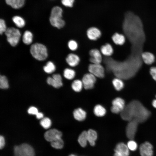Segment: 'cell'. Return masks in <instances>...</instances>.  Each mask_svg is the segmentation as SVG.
Returning a JSON list of instances; mask_svg holds the SVG:
<instances>
[{"instance_id": "7bdbcfd3", "label": "cell", "mask_w": 156, "mask_h": 156, "mask_svg": "<svg viewBox=\"0 0 156 156\" xmlns=\"http://www.w3.org/2000/svg\"><path fill=\"white\" fill-rule=\"evenodd\" d=\"M69 156H77L76 155L73 154H71L69 155Z\"/></svg>"}, {"instance_id": "9a60e30c", "label": "cell", "mask_w": 156, "mask_h": 156, "mask_svg": "<svg viewBox=\"0 0 156 156\" xmlns=\"http://www.w3.org/2000/svg\"><path fill=\"white\" fill-rule=\"evenodd\" d=\"M101 32L96 27H92L89 28L87 31L88 38L92 40H96L99 38L101 36Z\"/></svg>"}, {"instance_id": "6da1fadb", "label": "cell", "mask_w": 156, "mask_h": 156, "mask_svg": "<svg viewBox=\"0 0 156 156\" xmlns=\"http://www.w3.org/2000/svg\"><path fill=\"white\" fill-rule=\"evenodd\" d=\"M120 113L121 117L123 120L128 122L134 120L139 123L145 122L151 114L150 111L137 100L129 102Z\"/></svg>"}, {"instance_id": "ffe728a7", "label": "cell", "mask_w": 156, "mask_h": 156, "mask_svg": "<svg viewBox=\"0 0 156 156\" xmlns=\"http://www.w3.org/2000/svg\"><path fill=\"white\" fill-rule=\"evenodd\" d=\"M141 57L143 61L147 64H151L155 61L154 55L149 52H146L142 53Z\"/></svg>"}, {"instance_id": "4dcf8cb0", "label": "cell", "mask_w": 156, "mask_h": 156, "mask_svg": "<svg viewBox=\"0 0 156 156\" xmlns=\"http://www.w3.org/2000/svg\"><path fill=\"white\" fill-rule=\"evenodd\" d=\"M64 144V142L61 138L51 142V146L57 149L62 148L63 147Z\"/></svg>"}, {"instance_id": "d590c367", "label": "cell", "mask_w": 156, "mask_h": 156, "mask_svg": "<svg viewBox=\"0 0 156 156\" xmlns=\"http://www.w3.org/2000/svg\"><path fill=\"white\" fill-rule=\"evenodd\" d=\"M7 28L4 21L2 19L0 20V34H2L5 32L7 30Z\"/></svg>"}, {"instance_id": "60d3db41", "label": "cell", "mask_w": 156, "mask_h": 156, "mask_svg": "<svg viewBox=\"0 0 156 156\" xmlns=\"http://www.w3.org/2000/svg\"><path fill=\"white\" fill-rule=\"evenodd\" d=\"M36 117L38 119L42 118L43 117V114L41 112H38L36 114Z\"/></svg>"}, {"instance_id": "9c48e42d", "label": "cell", "mask_w": 156, "mask_h": 156, "mask_svg": "<svg viewBox=\"0 0 156 156\" xmlns=\"http://www.w3.org/2000/svg\"><path fill=\"white\" fill-rule=\"evenodd\" d=\"M138 122L134 120L129 121L126 128V134L127 137L130 140L134 138L137 130Z\"/></svg>"}, {"instance_id": "b9f144b4", "label": "cell", "mask_w": 156, "mask_h": 156, "mask_svg": "<svg viewBox=\"0 0 156 156\" xmlns=\"http://www.w3.org/2000/svg\"><path fill=\"white\" fill-rule=\"evenodd\" d=\"M156 99L154 100L152 102V105L153 106L156 108V95L155 96Z\"/></svg>"}, {"instance_id": "4316f807", "label": "cell", "mask_w": 156, "mask_h": 156, "mask_svg": "<svg viewBox=\"0 0 156 156\" xmlns=\"http://www.w3.org/2000/svg\"><path fill=\"white\" fill-rule=\"evenodd\" d=\"M113 85L117 91H120L124 87V84L121 79L117 77L114 79L112 81Z\"/></svg>"}, {"instance_id": "52a82bcc", "label": "cell", "mask_w": 156, "mask_h": 156, "mask_svg": "<svg viewBox=\"0 0 156 156\" xmlns=\"http://www.w3.org/2000/svg\"><path fill=\"white\" fill-rule=\"evenodd\" d=\"M96 81V77L90 73L85 74L82 80L83 87L86 90L93 88Z\"/></svg>"}, {"instance_id": "e0dca14e", "label": "cell", "mask_w": 156, "mask_h": 156, "mask_svg": "<svg viewBox=\"0 0 156 156\" xmlns=\"http://www.w3.org/2000/svg\"><path fill=\"white\" fill-rule=\"evenodd\" d=\"M73 114L74 118L79 121L84 120L86 117V112L81 108L75 109L73 111Z\"/></svg>"}, {"instance_id": "8d00e7d4", "label": "cell", "mask_w": 156, "mask_h": 156, "mask_svg": "<svg viewBox=\"0 0 156 156\" xmlns=\"http://www.w3.org/2000/svg\"><path fill=\"white\" fill-rule=\"evenodd\" d=\"M74 0H61L62 3L64 6L72 7L73 5Z\"/></svg>"}, {"instance_id": "ab89813d", "label": "cell", "mask_w": 156, "mask_h": 156, "mask_svg": "<svg viewBox=\"0 0 156 156\" xmlns=\"http://www.w3.org/2000/svg\"><path fill=\"white\" fill-rule=\"evenodd\" d=\"M5 144V140L4 137L1 135L0 136V148L2 149L4 146Z\"/></svg>"}, {"instance_id": "277c9868", "label": "cell", "mask_w": 156, "mask_h": 156, "mask_svg": "<svg viewBox=\"0 0 156 156\" xmlns=\"http://www.w3.org/2000/svg\"><path fill=\"white\" fill-rule=\"evenodd\" d=\"M14 156H35L33 148L29 145L24 143L14 146Z\"/></svg>"}, {"instance_id": "ba28073f", "label": "cell", "mask_w": 156, "mask_h": 156, "mask_svg": "<svg viewBox=\"0 0 156 156\" xmlns=\"http://www.w3.org/2000/svg\"><path fill=\"white\" fill-rule=\"evenodd\" d=\"M111 112L115 114L120 113L124 109L125 105L124 100L120 97L114 99L112 102Z\"/></svg>"}, {"instance_id": "8992f818", "label": "cell", "mask_w": 156, "mask_h": 156, "mask_svg": "<svg viewBox=\"0 0 156 156\" xmlns=\"http://www.w3.org/2000/svg\"><path fill=\"white\" fill-rule=\"evenodd\" d=\"M88 70L90 73L96 77L101 78L105 76L104 68L100 64L91 63L90 64Z\"/></svg>"}, {"instance_id": "74e56055", "label": "cell", "mask_w": 156, "mask_h": 156, "mask_svg": "<svg viewBox=\"0 0 156 156\" xmlns=\"http://www.w3.org/2000/svg\"><path fill=\"white\" fill-rule=\"evenodd\" d=\"M28 113L30 114L36 115L38 112L37 109L33 106L30 107L28 110Z\"/></svg>"}, {"instance_id": "d6986e66", "label": "cell", "mask_w": 156, "mask_h": 156, "mask_svg": "<svg viewBox=\"0 0 156 156\" xmlns=\"http://www.w3.org/2000/svg\"><path fill=\"white\" fill-rule=\"evenodd\" d=\"M101 52L103 55L109 57L113 53V49L111 45L109 43H106L101 46Z\"/></svg>"}, {"instance_id": "cb8c5ba5", "label": "cell", "mask_w": 156, "mask_h": 156, "mask_svg": "<svg viewBox=\"0 0 156 156\" xmlns=\"http://www.w3.org/2000/svg\"><path fill=\"white\" fill-rule=\"evenodd\" d=\"M78 141L81 146L85 147L88 141L87 132L86 131H83L79 135Z\"/></svg>"}, {"instance_id": "7a4b0ae2", "label": "cell", "mask_w": 156, "mask_h": 156, "mask_svg": "<svg viewBox=\"0 0 156 156\" xmlns=\"http://www.w3.org/2000/svg\"><path fill=\"white\" fill-rule=\"evenodd\" d=\"M62 9L60 7L56 6L52 9L49 21L53 26L60 29L63 27L65 24L64 21L62 18Z\"/></svg>"}, {"instance_id": "f35d334b", "label": "cell", "mask_w": 156, "mask_h": 156, "mask_svg": "<svg viewBox=\"0 0 156 156\" xmlns=\"http://www.w3.org/2000/svg\"><path fill=\"white\" fill-rule=\"evenodd\" d=\"M150 72L153 78L156 81V67H151L150 68Z\"/></svg>"}, {"instance_id": "3957f363", "label": "cell", "mask_w": 156, "mask_h": 156, "mask_svg": "<svg viewBox=\"0 0 156 156\" xmlns=\"http://www.w3.org/2000/svg\"><path fill=\"white\" fill-rule=\"evenodd\" d=\"M47 49L43 44L36 43L32 44L30 47V52L32 56L39 61L45 60L48 56Z\"/></svg>"}, {"instance_id": "1f68e13d", "label": "cell", "mask_w": 156, "mask_h": 156, "mask_svg": "<svg viewBox=\"0 0 156 156\" xmlns=\"http://www.w3.org/2000/svg\"><path fill=\"white\" fill-rule=\"evenodd\" d=\"M41 125L45 129H48L51 126V122L48 118L44 117L42 118L40 122Z\"/></svg>"}, {"instance_id": "5b68a950", "label": "cell", "mask_w": 156, "mask_h": 156, "mask_svg": "<svg viewBox=\"0 0 156 156\" xmlns=\"http://www.w3.org/2000/svg\"><path fill=\"white\" fill-rule=\"evenodd\" d=\"M8 42L11 46L15 47L19 41L21 34L19 30L13 27L7 28L5 32Z\"/></svg>"}, {"instance_id": "e575fe53", "label": "cell", "mask_w": 156, "mask_h": 156, "mask_svg": "<svg viewBox=\"0 0 156 156\" xmlns=\"http://www.w3.org/2000/svg\"><path fill=\"white\" fill-rule=\"evenodd\" d=\"M127 146L129 150L135 151L136 150L138 145L137 143L133 140H131L127 143Z\"/></svg>"}, {"instance_id": "44dd1931", "label": "cell", "mask_w": 156, "mask_h": 156, "mask_svg": "<svg viewBox=\"0 0 156 156\" xmlns=\"http://www.w3.org/2000/svg\"><path fill=\"white\" fill-rule=\"evenodd\" d=\"M25 0H5L6 3L14 9H18L24 5Z\"/></svg>"}, {"instance_id": "8fae6325", "label": "cell", "mask_w": 156, "mask_h": 156, "mask_svg": "<svg viewBox=\"0 0 156 156\" xmlns=\"http://www.w3.org/2000/svg\"><path fill=\"white\" fill-rule=\"evenodd\" d=\"M114 156H129V149L127 145L123 142L118 144L114 149Z\"/></svg>"}, {"instance_id": "484cf974", "label": "cell", "mask_w": 156, "mask_h": 156, "mask_svg": "<svg viewBox=\"0 0 156 156\" xmlns=\"http://www.w3.org/2000/svg\"><path fill=\"white\" fill-rule=\"evenodd\" d=\"M71 86L72 89L76 92H80L83 87L82 81L79 79L74 80L72 82Z\"/></svg>"}, {"instance_id": "83f0119b", "label": "cell", "mask_w": 156, "mask_h": 156, "mask_svg": "<svg viewBox=\"0 0 156 156\" xmlns=\"http://www.w3.org/2000/svg\"><path fill=\"white\" fill-rule=\"evenodd\" d=\"M63 75L64 77L68 80H72L75 77V72L73 69L70 68L65 69L63 72Z\"/></svg>"}, {"instance_id": "7c38bea8", "label": "cell", "mask_w": 156, "mask_h": 156, "mask_svg": "<svg viewBox=\"0 0 156 156\" xmlns=\"http://www.w3.org/2000/svg\"><path fill=\"white\" fill-rule=\"evenodd\" d=\"M47 82L48 84L56 88H59L63 85L61 76L58 74H53L52 77H48Z\"/></svg>"}, {"instance_id": "d6a6232c", "label": "cell", "mask_w": 156, "mask_h": 156, "mask_svg": "<svg viewBox=\"0 0 156 156\" xmlns=\"http://www.w3.org/2000/svg\"><path fill=\"white\" fill-rule=\"evenodd\" d=\"M9 87L8 79L4 75L0 76V88L2 89H6Z\"/></svg>"}, {"instance_id": "f1b7e54d", "label": "cell", "mask_w": 156, "mask_h": 156, "mask_svg": "<svg viewBox=\"0 0 156 156\" xmlns=\"http://www.w3.org/2000/svg\"><path fill=\"white\" fill-rule=\"evenodd\" d=\"M56 67L55 65L51 61L47 62L46 65L43 67V70L46 73L48 74L51 73L55 70Z\"/></svg>"}, {"instance_id": "2e32d148", "label": "cell", "mask_w": 156, "mask_h": 156, "mask_svg": "<svg viewBox=\"0 0 156 156\" xmlns=\"http://www.w3.org/2000/svg\"><path fill=\"white\" fill-rule=\"evenodd\" d=\"M66 60L67 63L69 66L74 67L78 64L80 59L79 56L76 54L71 53L67 55Z\"/></svg>"}, {"instance_id": "836d02e7", "label": "cell", "mask_w": 156, "mask_h": 156, "mask_svg": "<svg viewBox=\"0 0 156 156\" xmlns=\"http://www.w3.org/2000/svg\"><path fill=\"white\" fill-rule=\"evenodd\" d=\"M68 46L69 49L72 51L76 50L78 47L77 42L73 40H70L68 41Z\"/></svg>"}, {"instance_id": "30bf717a", "label": "cell", "mask_w": 156, "mask_h": 156, "mask_svg": "<svg viewBox=\"0 0 156 156\" xmlns=\"http://www.w3.org/2000/svg\"><path fill=\"white\" fill-rule=\"evenodd\" d=\"M62 133L56 129H52L47 131L44 133V137L47 141L51 142L61 138Z\"/></svg>"}, {"instance_id": "d4e9b609", "label": "cell", "mask_w": 156, "mask_h": 156, "mask_svg": "<svg viewBox=\"0 0 156 156\" xmlns=\"http://www.w3.org/2000/svg\"><path fill=\"white\" fill-rule=\"evenodd\" d=\"M33 34L29 31L27 30L24 33L22 37V41L25 44H30L33 41Z\"/></svg>"}, {"instance_id": "4fadbf2b", "label": "cell", "mask_w": 156, "mask_h": 156, "mask_svg": "<svg viewBox=\"0 0 156 156\" xmlns=\"http://www.w3.org/2000/svg\"><path fill=\"white\" fill-rule=\"evenodd\" d=\"M140 151L141 156H152L153 146L148 142H145L140 146Z\"/></svg>"}, {"instance_id": "ac0fdd59", "label": "cell", "mask_w": 156, "mask_h": 156, "mask_svg": "<svg viewBox=\"0 0 156 156\" xmlns=\"http://www.w3.org/2000/svg\"><path fill=\"white\" fill-rule=\"evenodd\" d=\"M88 142L91 146L95 145V142L97 138V134L94 130L90 129L87 131Z\"/></svg>"}, {"instance_id": "f546056e", "label": "cell", "mask_w": 156, "mask_h": 156, "mask_svg": "<svg viewBox=\"0 0 156 156\" xmlns=\"http://www.w3.org/2000/svg\"><path fill=\"white\" fill-rule=\"evenodd\" d=\"M12 20L16 26L18 27L22 28L25 25L24 20L20 16H15L12 18Z\"/></svg>"}, {"instance_id": "7402d4cb", "label": "cell", "mask_w": 156, "mask_h": 156, "mask_svg": "<svg viewBox=\"0 0 156 156\" xmlns=\"http://www.w3.org/2000/svg\"><path fill=\"white\" fill-rule=\"evenodd\" d=\"M112 38L114 43L118 45H122L125 41V36L122 34L117 33L114 34Z\"/></svg>"}, {"instance_id": "603a6c76", "label": "cell", "mask_w": 156, "mask_h": 156, "mask_svg": "<svg viewBox=\"0 0 156 156\" xmlns=\"http://www.w3.org/2000/svg\"><path fill=\"white\" fill-rule=\"evenodd\" d=\"M93 112L94 115L96 116L101 117L105 115L106 110L103 106L101 105L98 104L94 106Z\"/></svg>"}, {"instance_id": "5bb4252c", "label": "cell", "mask_w": 156, "mask_h": 156, "mask_svg": "<svg viewBox=\"0 0 156 156\" xmlns=\"http://www.w3.org/2000/svg\"><path fill=\"white\" fill-rule=\"evenodd\" d=\"M90 57L89 61L93 64H100L102 61L101 53L99 50L95 49L91 50L89 52Z\"/></svg>"}]
</instances>
